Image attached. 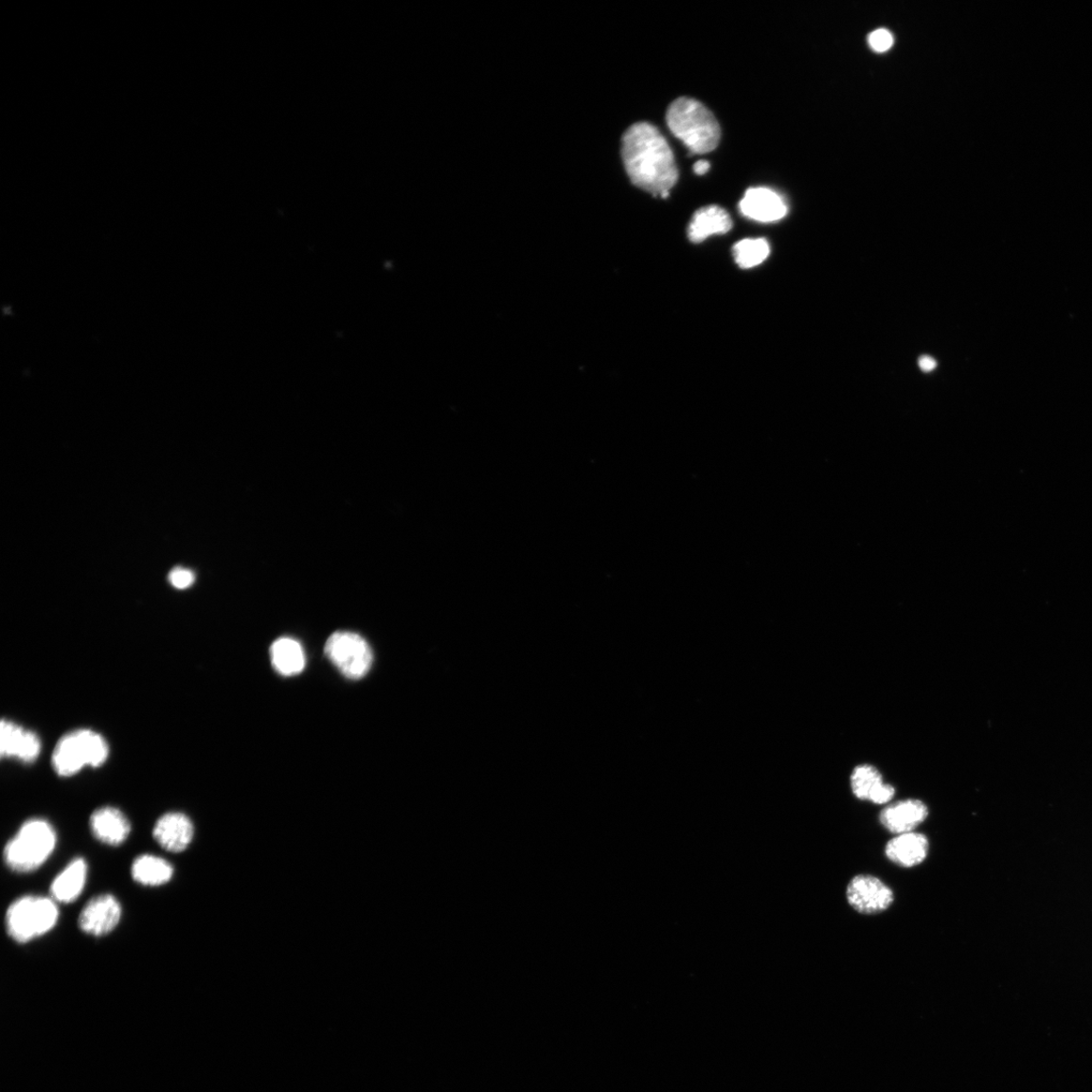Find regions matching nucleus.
Here are the masks:
<instances>
[{
	"label": "nucleus",
	"instance_id": "obj_3",
	"mask_svg": "<svg viewBox=\"0 0 1092 1092\" xmlns=\"http://www.w3.org/2000/svg\"><path fill=\"white\" fill-rule=\"evenodd\" d=\"M56 843V832L48 821L29 819L8 842L4 850L5 862L14 872L35 871L52 855Z\"/></svg>",
	"mask_w": 1092,
	"mask_h": 1092
},
{
	"label": "nucleus",
	"instance_id": "obj_26",
	"mask_svg": "<svg viewBox=\"0 0 1092 1092\" xmlns=\"http://www.w3.org/2000/svg\"><path fill=\"white\" fill-rule=\"evenodd\" d=\"M709 169H710V164L708 161H706V160L697 161L694 164V168H693L694 172L697 175H705L709 170Z\"/></svg>",
	"mask_w": 1092,
	"mask_h": 1092
},
{
	"label": "nucleus",
	"instance_id": "obj_13",
	"mask_svg": "<svg viewBox=\"0 0 1092 1092\" xmlns=\"http://www.w3.org/2000/svg\"><path fill=\"white\" fill-rule=\"evenodd\" d=\"M91 829L97 840L112 847L122 845L131 832V825L126 815L108 806L93 814Z\"/></svg>",
	"mask_w": 1092,
	"mask_h": 1092
},
{
	"label": "nucleus",
	"instance_id": "obj_17",
	"mask_svg": "<svg viewBox=\"0 0 1092 1092\" xmlns=\"http://www.w3.org/2000/svg\"><path fill=\"white\" fill-rule=\"evenodd\" d=\"M52 764L60 776L70 777L87 766V761L78 730L60 740L55 747Z\"/></svg>",
	"mask_w": 1092,
	"mask_h": 1092
},
{
	"label": "nucleus",
	"instance_id": "obj_2",
	"mask_svg": "<svg viewBox=\"0 0 1092 1092\" xmlns=\"http://www.w3.org/2000/svg\"><path fill=\"white\" fill-rule=\"evenodd\" d=\"M667 124L691 154L714 151L721 139V127L713 114L701 102L680 98L667 111Z\"/></svg>",
	"mask_w": 1092,
	"mask_h": 1092
},
{
	"label": "nucleus",
	"instance_id": "obj_24",
	"mask_svg": "<svg viewBox=\"0 0 1092 1092\" xmlns=\"http://www.w3.org/2000/svg\"><path fill=\"white\" fill-rule=\"evenodd\" d=\"M170 582L174 588L185 590L193 584L194 575L187 568L175 567L170 574Z\"/></svg>",
	"mask_w": 1092,
	"mask_h": 1092
},
{
	"label": "nucleus",
	"instance_id": "obj_19",
	"mask_svg": "<svg viewBox=\"0 0 1092 1092\" xmlns=\"http://www.w3.org/2000/svg\"><path fill=\"white\" fill-rule=\"evenodd\" d=\"M732 254L741 268H753L769 258L770 245L766 239H744L734 246Z\"/></svg>",
	"mask_w": 1092,
	"mask_h": 1092
},
{
	"label": "nucleus",
	"instance_id": "obj_22",
	"mask_svg": "<svg viewBox=\"0 0 1092 1092\" xmlns=\"http://www.w3.org/2000/svg\"><path fill=\"white\" fill-rule=\"evenodd\" d=\"M41 742L32 731L26 730L17 758L26 761H34L40 755Z\"/></svg>",
	"mask_w": 1092,
	"mask_h": 1092
},
{
	"label": "nucleus",
	"instance_id": "obj_15",
	"mask_svg": "<svg viewBox=\"0 0 1092 1092\" xmlns=\"http://www.w3.org/2000/svg\"><path fill=\"white\" fill-rule=\"evenodd\" d=\"M87 865L82 858L72 861L51 886L52 899L60 904L77 901L86 884Z\"/></svg>",
	"mask_w": 1092,
	"mask_h": 1092
},
{
	"label": "nucleus",
	"instance_id": "obj_5",
	"mask_svg": "<svg viewBox=\"0 0 1092 1092\" xmlns=\"http://www.w3.org/2000/svg\"><path fill=\"white\" fill-rule=\"evenodd\" d=\"M328 659L350 680L364 678L369 671L373 654L367 641L354 633L338 632L328 638L325 646Z\"/></svg>",
	"mask_w": 1092,
	"mask_h": 1092
},
{
	"label": "nucleus",
	"instance_id": "obj_8",
	"mask_svg": "<svg viewBox=\"0 0 1092 1092\" xmlns=\"http://www.w3.org/2000/svg\"><path fill=\"white\" fill-rule=\"evenodd\" d=\"M740 209L746 218L761 223L779 221L788 213V206L780 194L766 188L747 189Z\"/></svg>",
	"mask_w": 1092,
	"mask_h": 1092
},
{
	"label": "nucleus",
	"instance_id": "obj_6",
	"mask_svg": "<svg viewBox=\"0 0 1092 1092\" xmlns=\"http://www.w3.org/2000/svg\"><path fill=\"white\" fill-rule=\"evenodd\" d=\"M847 900L860 914L876 915L892 905L894 893L884 881L870 875H858L850 881Z\"/></svg>",
	"mask_w": 1092,
	"mask_h": 1092
},
{
	"label": "nucleus",
	"instance_id": "obj_7",
	"mask_svg": "<svg viewBox=\"0 0 1092 1092\" xmlns=\"http://www.w3.org/2000/svg\"><path fill=\"white\" fill-rule=\"evenodd\" d=\"M121 917V904L116 897L102 894L85 905L80 916L79 924L84 933L101 937L114 931Z\"/></svg>",
	"mask_w": 1092,
	"mask_h": 1092
},
{
	"label": "nucleus",
	"instance_id": "obj_18",
	"mask_svg": "<svg viewBox=\"0 0 1092 1092\" xmlns=\"http://www.w3.org/2000/svg\"><path fill=\"white\" fill-rule=\"evenodd\" d=\"M132 876L137 884L142 886H161L171 880L173 868L170 863L162 858L143 855L134 861Z\"/></svg>",
	"mask_w": 1092,
	"mask_h": 1092
},
{
	"label": "nucleus",
	"instance_id": "obj_23",
	"mask_svg": "<svg viewBox=\"0 0 1092 1092\" xmlns=\"http://www.w3.org/2000/svg\"><path fill=\"white\" fill-rule=\"evenodd\" d=\"M893 36L887 29L880 28L869 37L871 48L876 52H886L892 47Z\"/></svg>",
	"mask_w": 1092,
	"mask_h": 1092
},
{
	"label": "nucleus",
	"instance_id": "obj_12",
	"mask_svg": "<svg viewBox=\"0 0 1092 1092\" xmlns=\"http://www.w3.org/2000/svg\"><path fill=\"white\" fill-rule=\"evenodd\" d=\"M930 843L919 832L899 834L886 847V855L893 864L904 868L922 864L929 855Z\"/></svg>",
	"mask_w": 1092,
	"mask_h": 1092
},
{
	"label": "nucleus",
	"instance_id": "obj_14",
	"mask_svg": "<svg viewBox=\"0 0 1092 1092\" xmlns=\"http://www.w3.org/2000/svg\"><path fill=\"white\" fill-rule=\"evenodd\" d=\"M732 228V221L725 209L718 206H708L698 209L694 214L688 236L693 243H700L716 234H725Z\"/></svg>",
	"mask_w": 1092,
	"mask_h": 1092
},
{
	"label": "nucleus",
	"instance_id": "obj_21",
	"mask_svg": "<svg viewBox=\"0 0 1092 1092\" xmlns=\"http://www.w3.org/2000/svg\"><path fill=\"white\" fill-rule=\"evenodd\" d=\"M26 729L11 722L3 721L0 727V753L3 757L17 758Z\"/></svg>",
	"mask_w": 1092,
	"mask_h": 1092
},
{
	"label": "nucleus",
	"instance_id": "obj_10",
	"mask_svg": "<svg viewBox=\"0 0 1092 1092\" xmlns=\"http://www.w3.org/2000/svg\"><path fill=\"white\" fill-rule=\"evenodd\" d=\"M194 830L191 820L184 814L170 813L156 822L153 836L156 842L169 851L181 852L192 841Z\"/></svg>",
	"mask_w": 1092,
	"mask_h": 1092
},
{
	"label": "nucleus",
	"instance_id": "obj_20",
	"mask_svg": "<svg viewBox=\"0 0 1092 1092\" xmlns=\"http://www.w3.org/2000/svg\"><path fill=\"white\" fill-rule=\"evenodd\" d=\"M87 766L99 767L107 761L109 755L108 743L97 732L88 729L78 730Z\"/></svg>",
	"mask_w": 1092,
	"mask_h": 1092
},
{
	"label": "nucleus",
	"instance_id": "obj_1",
	"mask_svg": "<svg viewBox=\"0 0 1092 1092\" xmlns=\"http://www.w3.org/2000/svg\"><path fill=\"white\" fill-rule=\"evenodd\" d=\"M622 158L634 185L654 197L669 191L678 181L674 154L661 132L650 123L635 124L625 132Z\"/></svg>",
	"mask_w": 1092,
	"mask_h": 1092
},
{
	"label": "nucleus",
	"instance_id": "obj_16",
	"mask_svg": "<svg viewBox=\"0 0 1092 1092\" xmlns=\"http://www.w3.org/2000/svg\"><path fill=\"white\" fill-rule=\"evenodd\" d=\"M271 660L275 670L284 677L301 674L306 666L301 643L291 637H281L273 643Z\"/></svg>",
	"mask_w": 1092,
	"mask_h": 1092
},
{
	"label": "nucleus",
	"instance_id": "obj_25",
	"mask_svg": "<svg viewBox=\"0 0 1092 1092\" xmlns=\"http://www.w3.org/2000/svg\"><path fill=\"white\" fill-rule=\"evenodd\" d=\"M919 365H920V367L922 368V370H923L925 372H930V371L934 370L937 367V363H936L935 359L933 357H930V356H922L920 359Z\"/></svg>",
	"mask_w": 1092,
	"mask_h": 1092
},
{
	"label": "nucleus",
	"instance_id": "obj_11",
	"mask_svg": "<svg viewBox=\"0 0 1092 1092\" xmlns=\"http://www.w3.org/2000/svg\"><path fill=\"white\" fill-rule=\"evenodd\" d=\"M850 787L857 798L875 804H886L895 796L894 787L884 782V778L874 766L867 764L852 771Z\"/></svg>",
	"mask_w": 1092,
	"mask_h": 1092
},
{
	"label": "nucleus",
	"instance_id": "obj_9",
	"mask_svg": "<svg viewBox=\"0 0 1092 1092\" xmlns=\"http://www.w3.org/2000/svg\"><path fill=\"white\" fill-rule=\"evenodd\" d=\"M927 816L929 809L922 801L907 799L886 807L880 815V821L889 832L899 835L914 832Z\"/></svg>",
	"mask_w": 1092,
	"mask_h": 1092
},
{
	"label": "nucleus",
	"instance_id": "obj_4",
	"mask_svg": "<svg viewBox=\"0 0 1092 1092\" xmlns=\"http://www.w3.org/2000/svg\"><path fill=\"white\" fill-rule=\"evenodd\" d=\"M59 917L54 900L41 896H24L8 909V934L21 944L50 932Z\"/></svg>",
	"mask_w": 1092,
	"mask_h": 1092
}]
</instances>
